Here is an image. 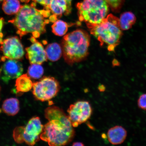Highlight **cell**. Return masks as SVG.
Returning a JSON list of instances; mask_svg holds the SVG:
<instances>
[{
    "label": "cell",
    "mask_w": 146,
    "mask_h": 146,
    "mask_svg": "<svg viewBox=\"0 0 146 146\" xmlns=\"http://www.w3.org/2000/svg\"><path fill=\"white\" fill-rule=\"evenodd\" d=\"M44 115L48 122L44 126L40 136L42 140L52 146L67 145L72 141L75 132L62 109L52 106L45 110Z\"/></svg>",
    "instance_id": "cell-1"
},
{
    "label": "cell",
    "mask_w": 146,
    "mask_h": 146,
    "mask_svg": "<svg viewBox=\"0 0 146 146\" xmlns=\"http://www.w3.org/2000/svg\"><path fill=\"white\" fill-rule=\"evenodd\" d=\"M35 3L21 6L13 19L9 21L17 29V33L22 38L31 34L36 38L46 32V26L50 22V11L36 8Z\"/></svg>",
    "instance_id": "cell-2"
},
{
    "label": "cell",
    "mask_w": 146,
    "mask_h": 146,
    "mask_svg": "<svg viewBox=\"0 0 146 146\" xmlns=\"http://www.w3.org/2000/svg\"><path fill=\"white\" fill-rule=\"evenodd\" d=\"M90 36L85 31L78 29L64 36L62 48L64 59L69 65L81 62L87 57Z\"/></svg>",
    "instance_id": "cell-3"
},
{
    "label": "cell",
    "mask_w": 146,
    "mask_h": 146,
    "mask_svg": "<svg viewBox=\"0 0 146 146\" xmlns=\"http://www.w3.org/2000/svg\"><path fill=\"white\" fill-rule=\"evenodd\" d=\"M90 29L91 34L100 42V46L106 44L110 52H114L119 44L123 35L119 19L112 14L108 15L101 23Z\"/></svg>",
    "instance_id": "cell-4"
},
{
    "label": "cell",
    "mask_w": 146,
    "mask_h": 146,
    "mask_svg": "<svg viewBox=\"0 0 146 146\" xmlns=\"http://www.w3.org/2000/svg\"><path fill=\"white\" fill-rule=\"evenodd\" d=\"M105 0H83L76 5L78 18L91 29L101 23L109 12Z\"/></svg>",
    "instance_id": "cell-5"
},
{
    "label": "cell",
    "mask_w": 146,
    "mask_h": 146,
    "mask_svg": "<svg viewBox=\"0 0 146 146\" xmlns=\"http://www.w3.org/2000/svg\"><path fill=\"white\" fill-rule=\"evenodd\" d=\"M43 126L39 117H34L29 120L25 126L17 127L14 129V139L17 143L25 142L29 145H34L40 138Z\"/></svg>",
    "instance_id": "cell-6"
},
{
    "label": "cell",
    "mask_w": 146,
    "mask_h": 146,
    "mask_svg": "<svg viewBox=\"0 0 146 146\" xmlns=\"http://www.w3.org/2000/svg\"><path fill=\"white\" fill-rule=\"evenodd\" d=\"M33 94L36 100L48 101L55 97L60 89L59 82L54 77L48 76L33 83Z\"/></svg>",
    "instance_id": "cell-7"
},
{
    "label": "cell",
    "mask_w": 146,
    "mask_h": 146,
    "mask_svg": "<svg viewBox=\"0 0 146 146\" xmlns=\"http://www.w3.org/2000/svg\"><path fill=\"white\" fill-rule=\"evenodd\" d=\"M68 117L73 127H77L90 118L92 109L87 101H78L71 105L67 111Z\"/></svg>",
    "instance_id": "cell-8"
},
{
    "label": "cell",
    "mask_w": 146,
    "mask_h": 146,
    "mask_svg": "<svg viewBox=\"0 0 146 146\" xmlns=\"http://www.w3.org/2000/svg\"><path fill=\"white\" fill-rule=\"evenodd\" d=\"M0 44V50L7 59L18 60L23 57L25 52L23 45L17 36L3 40Z\"/></svg>",
    "instance_id": "cell-9"
},
{
    "label": "cell",
    "mask_w": 146,
    "mask_h": 146,
    "mask_svg": "<svg viewBox=\"0 0 146 146\" xmlns=\"http://www.w3.org/2000/svg\"><path fill=\"white\" fill-rule=\"evenodd\" d=\"M1 60L4 63L0 69V74L5 83L22 75L23 67L20 62L17 60L7 59L5 56L2 58Z\"/></svg>",
    "instance_id": "cell-10"
},
{
    "label": "cell",
    "mask_w": 146,
    "mask_h": 146,
    "mask_svg": "<svg viewBox=\"0 0 146 146\" xmlns=\"http://www.w3.org/2000/svg\"><path fill=\"white\" fill-rule=\"evenodd\" d=\"M30 40L32 44L25 49L27 58L31 64L41 65L47 59L45 50L42 44L37 41L36 38L32 36Z\"/></svg>",
    "instance_id": "cell-11"
},
{
    "label": "cell",
    "mask_w": 146,
    "mask_h": 146,
    "mask_svg": "<svg viewBox=\"0 0 146 146\" xmlns=\"http://www.w3.org/2000/svg\"><path fill=\"white\" fill-rule=\"evenodd\" d=\"M68 6L65 0H52L49 6L51 13L49 19L50 22L54 23L62 16L66 15Z\"/></svg>",
    "instance_id": "cell-12"
},
{
    "label": "cell",
    "mask_w": 146,
    "mask_h": 146,
    "mask_svg": "<svg viewBox=\"0 0 146 146\" xmlns=\"http://www.w3.org/2000/svg\"><path fill=\"white\" fill-rule=\"evenodd\" d=\"M127 132L121 126L116 125L111 128L107 133L108 141L113 145L123 143L127 138Z\"/></svg>",
    "instance_id": "cell-13"
},
{
    "label": "cell",
    "mask_w": 146,
    "mask_h": 146,
    "mask_svg": "<svg viewBox=\"0 0 146 146\" xmlns=\"http://www.w3.org/2000/svg\"><path fill=\"white\" fill-rule=\"evenodd\" d=\"M119 19L120 27L122 31H126L131 29L136 21V16L131 11L123 13Z\"/></svg>",
    "instance_id": "cell-14"
},
{
    "label": "cell",
    "mask_w": 146,
    "mask_h": 146,
    "mask_svg": "<svg viewBox=\"0 0 146 146\" xmlns=\"http://www.w3.org/2000/svg\"><path fill=\"white\" fill-rule=\"evenodd\" d=\"M45 52L47 59L52 62L58 61L63 54L62 46L56 43H50L47 45Z\"/></svg>",
    "instance_id": "cell-15"
},
{
    "label": "cell",
    "mask_w": 146,
    "mask_h": 146,
    "mask_svg": "<svg viewBox=\"0 0 146 146\" xmlns=\"http://www.w3.org/2000/svg\"><path fill=\"white\" fill-rule=\"evenodd\" d=\"M2 109L3 112L9 115H15L19 110V100L14 98L5 100L3 104Z\"/></svg>",
    "instance_id": "cell-16"
},
{
    "label": "cell",
    "mask_w": 146,
    "mask_h": 146,
    "mask_svg": "<svg viewBox=\"0 0 146 146\" xmlns=\"http://www.w3.org/2000/svg\"><path fill=\"white\" fill-rule=\"evenodd\" d=\"M33 83L30 76L27 74H24L16 80L15 87L17 92H26L31 89Z\"/></svg>",
    "instance_id": "cell-17"
},
{
    "label": "cell",
    "mask_w": 146,
    "mask_h": 146,
    "mask_svg": "<svg viewBox=\"0 0 146 146\" xmlns=\"http://www.w3.org/2000/svg\"><path fill=\"white\" fill-rule=\"evenodd\" d=\"M21 6L19 0H4L2 8L5 14L12 15L17 14Z\"/></svg>",
    "instance_id": "cell-18"
},
{
    "label": "cell",
    "mask_w": 146,
    "mask_h": 146,
    "mask_svg": "<svg viewBox=\"0 0 146 146\" xmlns=\"http://www.w3.org/2000/svg\"><path fill=\"white\" fill-rule=\"evenodd\" d=\"M69 27L68 24L65 22L58 20L52 25V32L56 36H63L66 33Z\"/></svg>",
    "instance_id": "cell-19"
},
{
    "label": "cell",
    "mask_w": 146,
    "mask_h": 146,
    "mask_svg": "<svg viewBox=\"0 0 146 146\" xmlns=\"http://www.w3.org/2000/svg\"><path fill=\"white\" fill-rule=\"evenodd\" d=\"M27 73L30 77L34 79H38L42 76L44 69L40 64H32L29 67Z\"/></svg>",
    "instance_id": "cell-20"
},
{
    "label": "cell",
    "mask_w": 146,
    "mask_h": 146,
    "mask_svg": "<svg viewBox=\"0 0 146 146\" xmlns=\"http://www.w3.org/2000/svg\"><path fill=\"white\" fill-rule=\"evenodd\" d=\"M138 105L140 108L146 110V94L139 97L138 100Z\"/></svg>",
    "instance_id": "cell-21"
},
{
    "label": "cell",
    "mask_w": 146,
    "mask_h": 146,
    "mask_svg": "<svg viewBox=\"0 0 146 146\" xmlns=\"http://www.w3.org/2000/svg\"><path fill=\"white\" fill-rule=\"evenodd\" d=\"M33 1L35 3H37L44 6V9L49 10V6L52 0H33Z\"/></svg>",
    "instance_id": "cell-22"
},
{
    "label": "cell",
    "mask_w": 146,
    "mask_h": 146,
    "mask_svg": "<svg viewBox=\"0 0 146 146\" xmlns=\"http://www.w3.org/2000/svg\"><path fill=\"white\" fill-rule=\"evenodd\" d=\"M4 20L3 18H0V40H2L3 34L2 33V30L4 24Z\"/></svg>",
    "instance_id": "cell-23"
},
{
    "label": "cell",
    "mask_w": 146,
    "mask_h": 146,
    "mask_svg": "<svg viewBox=\"0 0 146 146\" xmlns=\"http://www.w3.org/2000/svg\"><path fill=\"white\" fill-rule=\"evenodd\" d=\"M65 1L66 2L67 6H68L66 14V15H67L70 14L71 11H72V0H65Z\"/></svg>",
    "instance_id": "cell-24"
},
{
    "label": "cell",
    "mask_w": 146,
    "mask_h": 146,
    "mask_svg": "<svg viewBox=\"0 0 146 146\" xmlns=\"http://www.w3.org/2000/svg\"><path fill=\"white\" fill-rule=\"evenodd\" d=\"M84 145L83 143L81 142H74L72 144V146H84Z\"/></svg>",
    "instance_id": "cell-25"
},
{
    "label": "cell",
    "mask_w": 146,
    "mask_h": 146,
    "mask_svg": "<svg viewBox=\"0 0 146 146\" xmlns=\"http://www.w3.org/2000/svg\"><path fill=\"white\" fill-rule=\"evenodd\" d=\"M105 87L103 85H100V86L98 87V89L100 91H103L105 90Z\"/></svg>",
    "instance_id": "cell-26"
},
{
    "label": "cell",
    "mask_w": 146,
    "mask_h": 146,
    "mask_svg": "<svg viewBox=\"0 0 146 146\" xmlns=\"http://www.w3.org/2000/svg\"><path fill=\"white\" fill-rule=\"evenodd\" d=\"M20 1H21V2H22L28 3L31 1V0H20ZM32 1H33V0H32Z\"/></svg>",
    "instance_id": "cell-27"
},
{
    "label": "cell",
    "mask_w": 146,
    "mask_h": 146,
    "mask_svg": "<svg viewBox=\"0 0 146 146\" xmlns=\"http://www.w3.org/2000/svg\"><path fill=\"white\" fill-rule=\"evenodd\" d=\"M3 1V0H0V1Z\"/></svg>",
    "instance_id": "cell-28"
},
{
    "label": "cell",
    "mask_w": 146,
    "mask_h": 146,
    "mask_svg": "<svg viewBox=\"0 0 146 146\" xmlns=\"http://www.w3.org/2000/svg\"><path fill=\"white\" fill-rule=\"evenodd\" d=\"M0 91H1V87H0Z\"/></svg>",
    "instance_id": "cell-29"
}]
</instances>
